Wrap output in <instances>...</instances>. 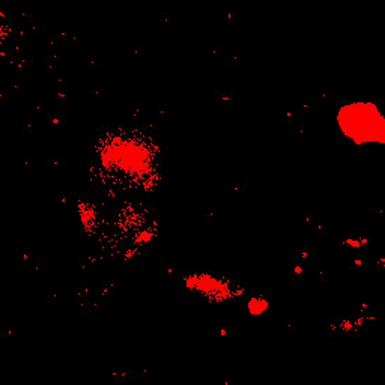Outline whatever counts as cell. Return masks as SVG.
Returning a JSON list of instances; mask_svg holds the SVG:
<instances>
[{
	"label": "cell",
	"mask_w": 385,
	"mask_h": 385,
	"mask_svg": "<svg viewBox=\"0 0 385 385\" xmlns=\"http://www.w3.org/2000/svg\"><path fill=\"white\" fill-rule=\"evenodd\" d=\"M334 122L339 133L357 146L385 145V113L372 100L355 98L337 107Z\"/></svg>",
	"instance_id": "obj_1"
}]
</instances>
